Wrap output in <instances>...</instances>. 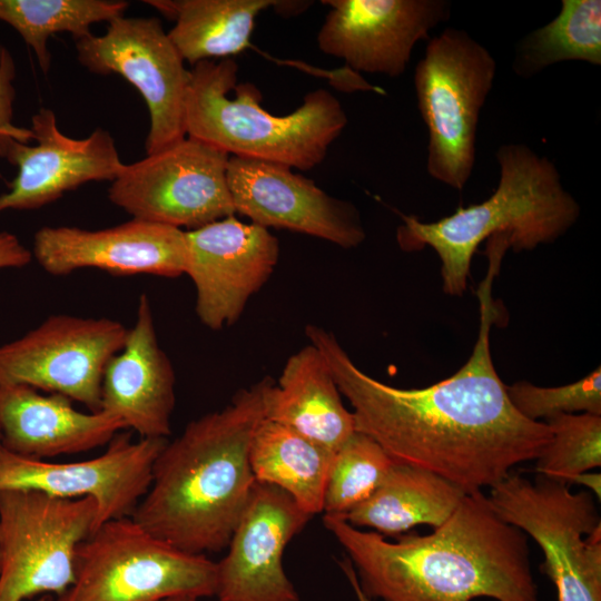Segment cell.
Returning <instances> with one entry per match:
<instances>
[{"label":"cell","mask_w":601,"mask_h":601,"mask_svg":"<svg viewBox=\"0 0 601 601\" xmlns=\"http://www.w3.org/2000/svg\"><path fill=\"white\" fill-rule=\"evenodd\" d=\"M108 23L105 35L75 41L79 62L98 75H120L142 96L150 116L147 155L183 140L189 70L160 21L121 16Z\"/></svg>","instance_id":"obj_12"},{"label":"cell","mask_w":601,"mask_h":601,"mask_svg":"<svg viewBox=\"0 0 601 601\" xmlns=\"http://www.w3.org/2000/svg\"><path fill=\"white\" fill-rule=\"evenodd\" d=\"M227 183L235 213L264 228L306 234L346 249L366 237L352 203L332 197L286 165L230 156Z\"/></svg>","instance_id":"obj_15"},{"label":"cell","mask_w":601,"mask_h":601,"mask_svg":"<svg viewBox=\"0 0 601 601\" xmlns=\"http://www.w3.org/2000/svg\"><path fill=\"white\" fill-rule=\"evenodd\" d=\"M127 7V1L107 0H0V21L21 36L46 75L51 66L49 37L69 32L77 41L91 35V24L110 22Z\"/></svg>","instance_id":"obj_27"},{"label":"cell","mask_w":601,"mask_h":601,"mask_svg":"<svg viewBox=\"0 0 601 601\" xmlns=\"http://www.w3.org/2000/svg\"><path fill=\"white\" fill-rule=\"evenodd\" d=\"M489 503L506 523L531 536L543 553L540 570L558 601H601V520L590 491L539 475L510 473L490 489Z\"/></svg>","instance_id":"obj_8"},{"label":"cell","mask_w":601,"mask_h":601,"mask_svg":"<svg viewBox=\"0 0 601 601\" xmlns=\"http://www.w3.org/2000/svg\"><path fill=\"white\" fill-rule=\"evenodd\" d=\"M167 439L132 441L118 433L99 456L52 463L18 455L0 442V491L33 490L59 497H92L96 530L114 519L131 516L148 491L154 463Z\"/></svg>","instance_id":"obj_13"},{"label":"cell","mask_w":601,"mask_h":601,"mask_svg":"<svg viewBox=\"0 0 601 601\" xmlns=\"http://www.w3.org/2000/svg\"><path fill=\"white\" fill-rule=\"evenodd\" d=\"M0 564H1V552H0Z\"/></svg>","instance_id":"obj_37"},{"label":"cell","mask_w":601,"mask_h":601,"mask_svg":"<svg viewBox=\"0 0 601 601\" xmlns=\"http://www.w3.org/2000/svg\"><path fill=\"white\" fill-rule=\"evenodd\" d=\"M500 179L492 195L435 221L404 216L396 230L406 252L433 248L441 259L443 290L462 295L479 245L506 234L514 252L531 250L563 236L578 220L580 206L563 187L555 165L524 144L496 150Z\"/></svg>","instance_id":"obj_4"},{"label":"cell","mask_w":601,"mask_h":601,"mask_svg":"<svg viewBox=\"0 0 601 601\" xmlns=\"http://www.w3.org/2000/svg\"><path fill=\"white\" fill-rule=\"evenodd\" d=\"M312 2L308 1H277L273 8L282 14H294L305 10Z\"/></svg>","instance_id":"obj_35"},{"label":"cell","mask_w":601,"mask_h":601,"mask_svg":"<svg viewBox=\"0 0 601 601\" xmlns=\"http://www.w3.org/2000/svg\"><path fill=\"white\" fill-rule=\"evenodd\" d=\"M569 484H581L590 490L598 500L601 496V474L598 472H583L570 479Z\"/></svg>","instance_id":"obj_33"},{"label":"cell","mask_w":601,"mask_h":601,"mask_svg":"<svg viewBox=\"0 0 601 601\" xmlns=\"http://www.w3.org/2000/svg\"><path fill=\"white\" fill-rule=\"evenodd\" d=\"M175 21L167 32L184 61L224 59L243 51L259 12L276 0H148Z\"/></svg>","instance_id":"obj_24"},{"label":"cell","mask_w":601,"mask_h":601,"mask_svg":"<svg viewBox=\"0 0 601 601\" xmlns=\"http://www.w3.org/2000/svg\"><path fill=\"white\" fill-rule=\"evenodd\" d=\"M333 456L296 431L266 418L255 430L249 447L256 482L283 490L312 516L324 511Z\"/></svg>","instance_id":"obj_25"},{"label":"cell","mask_w":601,"mask_h":601,"mask_svg":"<svg viewBox=\"0 0 601 601\" xmlns=\"http://www.w3.org/2000/svg\"><path fill=\"white\" fill-rule=\"evenodd\" d=\"M269 380L239 390L224 408L189 422L166 442L131 515L136 523L188 553L227 548L256 483L249 447L265 418Z\"/></svg>","instance_id":"obj_3"},{"label":"cell","mask_w":601,"mask_h":601,"mask_svg":"<svg viewBox=\"0 0 601 601\" xmlns=\"http://www.w3.org/2000/svg\"><path fill=\"white\" fill-rule=\"evenodd\" d=\"M551 440L536 461L539 475L569 485L577 474L601 465V415L562 414L545 421Z\"/></svg>","instance_id":"obj_29"},{"label":"cell","mask_w":601,"mask_h":601,"mask_svg":"<svg viewBox=\"0 0 601 601\" xmlns=\"http://www.w3.org/2000/svg\"><path fill=\"white\" fill-rule=\"evenodd\" d=\"M313 516L283 490L256 482L229 543L216 562L219 601H299L283 555Z\"/></svg>","instance_id":"obj_18"},{"label":"cell","mask_w":601,"mask_h":601,"mask_svg":"<svg viewBox=\"0 0 601 601\" xmlns=\"http://www.w3.org/2000/svg\"><path fill=\"white\" fill-rule=\"evenodd\" d=\"M162 601H197V599L194 597L184 595V597L169 598Z\"/></svg>","instance_id":"obj_36"},{"label":"cell","mask_w":601,"mask_h":601,"mask_svg":"<svg viewBox=\"0 0 601 601\" xmlns=\"http://www.w3.org/2000/svg\"><path fill=\"white\" fill-rule=\"evenodd\" d=\"M465 494L432 472L396 462L365 502L339 518L356 528L398 536L416 525L440 526Z\"/></svg>","instance_id":"obj_23"},{"label":"cell","mask_w":601,"mask_h":601,"mask_svg":"<svg viewBox=\"0 0 601 601\" xmlns=\"http://www.w3.org/2000/svg\"><path fill=\"white\" fill-rule=\"evenodd\" d=\"M96 525L92 497L0 491V601L63 594L73 581L76 550Z\"/></svg>","instance_id":"obj_9"},{"label":"cell","mask_w":601,"mask_h":601,"mask_svg":"<svg viewBox=\"0 0 601 601\" xmlns=\"http://www.w3.org/2000/svg\"><path fill=\"white\" fill-rule=\"evenodd\" d=\"M341 568L343 570V572L345 573L355 595H356V599L357 601H372V599L370 597H367L364 591L362 590L359 583H358V580H357V577H356V573L354 571V568L351 563V561L348 559H345L341 562Z\"/></svg>","instance_id":"obj_34"},{"label":"cell","mask_w":601,"mask_h":601,"mask_svg":"<svg viewBox=\"0 0 601 601\" xmlns=\"http://www.w3.org/2000/svg\"><path fill=\"white\" fill-rule=\"evenodd\" d=\"M73 572L58 601L198 600L216 594V562L151 535L131 516L109 520L82 541Z\"/></svg>","instance_id":"obj_6"},{"label":"cell","mask_w":601,"mask_h":601,"mask_svg":"<svg viewBox=\"0 0 601 601\" xmlns=\"http://www.w3.org/2000/svg\"><path fill=\"white\" fill-rule=\"evenodd\" d=\"M186 274L196 288V314L214 331L231 326L249 298L269 279L279 258L278 239L233 216L186 230Z\"/></svg>","instance_id":"obj_14"},{"label":"cell","mask_w":601,"mask_h":601,"mask_svg":"<svg viewBox=\"0 0 601 601\" xmlns=\"http://www.w3.org/2000/svg\"><path fill=\"white\" fill-rule=\"evenodd\" d=\"M264 414L333 454L356 431L324 356L311 343L287 358L276 383L269 380Z\"/></svg>","instance_id":"obj_22"},{"label":"cell","mask_w":601,"mask_h":601,"mask_svg":"<svg viewBox=\"0 0 601 601\" xmlns=\"http://www.w3.org/2000/svg\"><path fill=\"white\" fill-rule=\"evenodd\" d=\"M128 329L107 317L53 315L0 346V385L23 384L100 411L101 382Z\"/></svg>","instance_id":"obj_11"},{"label":"cell","mask_w":601,"mask_h":601,"mask_svg":"<svg viewBox=\"0 0 601 601\" xmlns=\"http://www.w3.org/2000/svg\"><path fill=\"white\" fill-rule=\"evenodd\" d=\"M329 7L317 33L326 55L355 71L392 78L404 73L414 46L449 20L446 0H325Z\"/></svg>","instance_id":"obj_16"},{"label":"cell","mask_w":601,"mask_h":601,"mask_svg":"<svg viewBox=\"0 0 601 601\" xmlns=\"http://www.w3.org/2000/svg\"><path fill=\"white\" fill-rule=\"evenodd\" d=\"M395 463L377 442L355 431L333 456L323 512L347 514L377 490Z\"/></svg>","instance_id":"obj_28"},{"label":"cell","mask_w":601,"mask_h":601,"mask_svg":"<svg viewBox=\"0 0 601 601\" xmlns=\"http://www.w3.org/2000/svg\"><path fill=\"white\" fill-rule=\"evenodd\" d=\"M125 424L104 412L76 410L60 394L23 385H0V442L9 451L41 460L108 444Z\"/></svg>","instance_id":"obj_21"},{"label":"cell","mask_w":601,"mask_h":601,"mask_svg":"<svg viewBox=\"0 0 601 601\" xmlns=\"http://www.w3.org/2000/svg\"><path fill=\"white\" fill-rule=\"evenodd\" d=\"M572 60L601 66L600 0H562L553 20L518 42L512 69L519 77L530 78Z\"/></svg>","instance_id":"obj_26"},{"label":"cell","mask_w":601,"mask_h":601,"mask_svg":"<svg viewBox=\"0 0 601 601\" xmlns=\"http://www.w3.org/2000/svg\"><path fill=\"white\" fill-rule=\"evenodd\" d=\"M35 146L13 140L6 159L18 174L0 195V213L37 209L86 183L115 180L125 164L109 131L97 128L88 137L63 135L51 109H39L31 119Z\"/></svg>","instance_id":"obj_19"},{"label":"cell","mask_w":601,"mask_h":601,"mask_svg":"<svg viewBox=\"0 0 601 601\" xmlns=\"http://www.w3.org/2000/svg\"><path fill=\"white\" fill-rule=\"evenodd\" d=\"M496 62L465 30L446 28L430 38L414 71V87L428 144V175L461 190L475 164L481 110L493 86Z\"/></svg>","instance_id":"obj_7"},{"label":"cell","mask_w":601,"mask_h":601,"mask_svg":"<svg viewBox=\"0 0 601 601\" xmlns=\"http://www.w3.org/2000/svg\"><path fill=\"white\" fill-rule=\"evenodd\" d=\"M485 254L477 339L466 363L439 383L423 388L387 385L359 370L332 332L305 327L353 407L355 430L395 462L432 472L466 494L491 489L515 465L536 460L551 440L546 423L516 411L495 371L490 331L500 314L491 290L505 253L491 246Z\"/></svg>","instance_id":"obj_1"},{"label":"cell","mask_w":601,"mask_h":601,"mask_svg":"<svg viewBox=\"0 0 601 601\" xmlns=\"http://www.w3.org/2000/svg\"><path fill=\"white\" fill-rule=\"evenodd\" d=\"M32 256L55 276L97 268L115 275L178 277L186 274L188 245L184 229L132 218L97 230L41 227Z\"/></svg>","instance_id":"obj_17"},{"label":"cell","mask_w":601,"mask_h":601,"mask_svg":"<svg viewBox=\"0 0 601 601\" xmlns=\"http://www.w3.org/2000/svg\"><path fill=\"white\" fill-rule=\"evenodd\" d=\"M325 528L348 555L358 583L382 601H540L526 534L503 521L482 492L465 494L427 535L395 542L325 514Z\"/></svg>","instance_id":"obj_2"},{"label":"cell","mask_w":601,"mask_h":601,"mask_svg":"<svg viewBox=\"0 0 601 601\" xmlns=\"http://www.w3.org/2000/svg\"><path fill=\"white\" fill-rule=\"evenodd\" d=\"M229 155L186 137L134 164L111 181L112 204L132 218L193 230L235 215L227 183Z\"/></svg>","instance_id":"obj_10"},{"label":"cell","mask_w":601,"mask_h":601,"mask_svg":"<svg viewBox=\"0 0 601 601\" xmlns=\"http://www.w3.org/2000/svg\"><path fill=\"white\" fill-rule=\"evenodd\" d=\"M32 253L16 235L8 231L0 233V269L23 267L30 263Z\"/></svg>","instance_id":"obj_32"},{"label":"cell","mask_w":601,"mask_h":601,"mask_svg":"<svg viewBox=\"0 0 601 601\" xmlns=\"http://www.w3.org/2000/svg\"><path fill=\"white\" fill-rule=\"evenodd\" d=\"M14 59L4 47H0V157L4 158L13 140L27 144L33 139L28 128H20L12 124L13 102L16 89Z\"/></svg>","instance_id":"obj_31"},{"label":"cell","mask_w":601,"mask_h":601,"mask_svg":"<svg viewBox=\"0 0 601 601\" xmlns=\"http://www.w3.org/2000/svg\"><path fill=\"white\" fill-rule=\"evenodd\" d=\"M231 58L205 60L189 70L185 101L186 136L229 156L286 165L299 170L318 166L339 137L347 116L339 100L325 89L306 93L285 116L260 106V90L238 82Z\"/></svg>","instance_id":"obj_5"},{"label":"cell","mask_w":601,"mask_h":601,"mask_svg":"<svg viewBox=\"0 0 601 601\" xmlns=\"http://www.w3.org/2000/svg\"><path fill=\"white\" fill-rule=\"evenodd\" d=\"M175 384L173 364L158 342L150 300L141 294L135 324L105 368L100 411L117 417L140 437L167 439L176 403Z\"/></svg>","instance_id":"obj_20"},{"label":"cell","mask_w":601,"mask_h":601,"mask_svg":"<svg viewBox=\"0 0 601 601\" xmlns=\"http://www.w3.org/2000/svg\"><path fill=\"white\" fill-rule=\"evenodd\" d=\"M508 396L524 417L542 422L562 414L590 413L601 415V370L558 387H541L526 381L506 386Z\"/></svg>","instance_id":"obj_30"}]
</instances>
